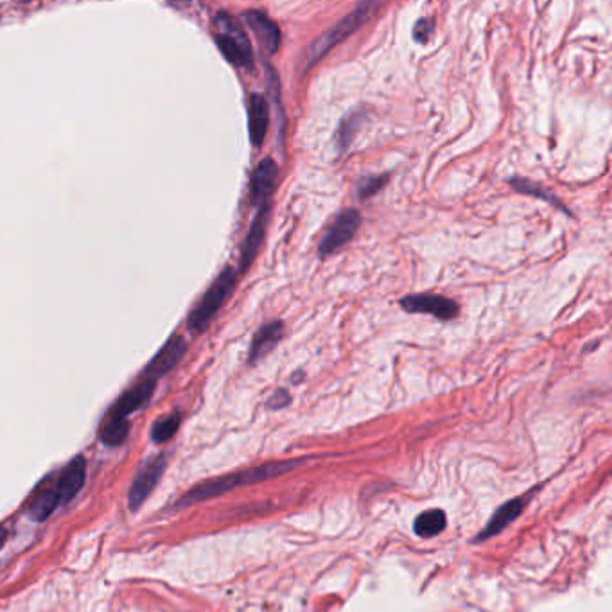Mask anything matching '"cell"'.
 <instances>
[{"label": "cell", "instance_id": "obj_2", "mask_svg": "<svg viewBox=\"0 0 612 612\" xmlns=\"http://www.w3.org/2000/svg\"><path fill=\"white\" fill-rule=\"evenodd\" d=\"M381 7V2H361L352 13H348L345 18H341L336 25H332L328 31H325L320 38H316L306 54H304V70H309L312 65H316L332 47H336L339 41L348 38L352 32H356L372 14L375 9Z\"/></svg>", "mask_w": 612, "mask_h": 612}, {"label": "cell", "instance_id": "obj_15", "mask_svg": "<svg viewBox=\"0 0 612 612\" xmlns=\"http://www.w3.org/2000/svg\"><path fill=\"white\" fill-rule=\"evenodd\" d=\"M284 336V323L275 320L272 323H266L263 325L257 334L254 336L252 339V345H250V354H248V359L252 364L259 363L265 356H268L275 346L277 343L283 339Z\"/></svg>", "mask_w": 612, "mask_h": 612}, {"label": "cell", "instance_id": "obj_26", "mask_svg": "<svg viewBox=\"0 0 612 612\" xmlns=\"http://www.w3.org/2000/svg\"><path fill=\"white\" fill-rule=\"evenodd\" d=\"M5 537H7V530L0 526V546L5 543Z\"/></svg>", "mask_w": 612, "mask_h": 612}, {"label": "cell", "instance_id": "obj_3", "mask_svg": "<svg viewBox=\"0 0 612 612\" xmlns=\"http://www.w3.org/2000/svg\"><path fill=\"white\" fill-rule=\"evenodd\" d=\"M238 283V274L234 268L227 266L220 277L211 284V288L205 292V295L200 299V302L191 310L187 318V327L193 332H203L209 323L214 320L216 312L227 302V299L232 295Z\"/></svg>", "mask_w": 612, "mask_h": 612}, {"label": "cell", "instance_id": "obj_11", "mask_svg": "<svg viewBox=\"0 0 612 612\" xmlns=\"http://www.w3.org/2000/svg\"><path fill=\"white\" fill-rule=\"evenodd\" d=\"M85 480H86V460L83 456H76L59 472L58 480L54 483L61 505L70 503L77 496V492L85 485Z\"/></svg>", "mask_w": 612, "mask_h": 612}, {"label": "cell", "instance_id": "obj_14", "mask_svg": "<svg viewBox=\"0 0 612 612\" xmlns=\"http://www.w3.org/2000/svg\"><path fill=\"white\" fill-rule=\"evenodd\" d=\"M248 126H250V140L256 148H261L266 133H268V126H270V104L266 101L265 95L261 94H254L250 97V104H248Z\"/></svg>", "mask_w": 612, "mask_h": 612}, {"label": "cell", "instance_id": "obj_5", "mask_svg": "<svg viewBox=\"0 0 612 612\" xmlns=\"http://www.w3.org/2000/svg\"><path fill=\"white\" fill-rule=\"evenodd\" d=\"M361 225V216L354 209H346L336 216L332 225L327 229L325 236L320 241L318 252L321 257H328L341 250L357 232Z\"/></svg>", "mask_w": 612, "mask_h": 612}, {"label": "cell", "instance_id": "obj_13", "mask_svg": "<svg viewBox=\"0 0 612 612\" xmlns=\"http://www.w3.org/2000/svg\"><path fill=\"white\" fill-rule=\"evenodd\" d=\"M245 20L259 40L261 47L268 54H275L281 47V29L279 25L263 11H247Z\"/></svg>", "mask_w": 612, "mask_h": 612}, {"label": "cell", "instance_id": "obj_19", "mask_svg": "<svg viewBox=\"0 0 612 612\" xmlns=\"http://www.w3.org/2000/svg\"><path fill=\"white\" fill-rule=\"evenodd\" d=\"M510 185H512L514 191H518V193H521V194H528V196L541 198L543 202H548V203H552L554 207H557V209L564 211L566 214H570V211L561 203V200H559L554 193H550L546 187H543V185H539V184H534V182H530V180H526V178H512V180H510ZM570 216H572V214H570Z\"/></svg>", "mask_w": 612, "mask_h": 612}, {"label": "cell", "instance_id": "obj_23", "mask_svg": "<svg viewBox=\"0 0 612 612\" xmlns=\"http://www.w3.org/2000/svg\"><path fill=\"white\" fill-rule=\"evenodd\" d=\"M388 182V176H366L359 182V198H370L374 196L377 191H381L384 187V184Z\"/></svg>", "mask_w": 612, "mask_h": 612}, {"label": "cell", "instance_id": "obj_18", "mask_svg": "<svg viewBox=\"0 0 612 612\" xmlns=\"http://www.w3.org/2000/svg\"><path fill=\"white\" fill-rule=\"evenodd\" d=\"M447 525V516L442 508H431L428 512H422L415 519V534L422 539H431L436 537L446 530Z\"/></svg>", "mask_w": 612, "mask_h": 612}, {"label": "cell", "instance_id": "obj_16", "mask_svg": "<svg viewBox=\"0 0 612 612\" xmlns=\"http://www.w3.org/2000/svg\"><path fill=\"white\" fill-rule=\"evenodd\" d=\"M525 503H526L525 498H518V500H512V501L505 503L503 507H500V508L494 512V516L490 518V521H489V525L485 526V530H483L482 534H478L476 543L487 541V539H490V537L501 534L510 523H514V521L521 516V512H523V508H525Z\"/></svg>", "mask_w": 612, "mask_h": 612}, {"label": "cell", "instance_id": "obj_7", "mask_svg": "<svg viewBox=\"0 0 612 612\" xmlns=\"http://www.w3.org/2000/svg\"><path fill=\"white\" fill-rule=\"evenodd\" d=\"M400 307L406 310V312H411V314H431L438 320H454L460 312V307L447 299V297H442V295H429V293H420V295H410V297H404L400 302Z\"/></svg>", "mask_w": 612, "mask_h": 612}, {"label": "cell", "instance_id": "obj_6", "mask_svg": "<svg viewBox=\"0 0 612 612\" xmlns=\"http://www.w3.org/2000/svg\"><path fill=\"white\" fill-rule=\"evenodd\" d=\"M166 465H167V458L164 454H157L155 458L148 460L144 467L137 472L128 492V505L131 512H137L144 505V501L149 498V494L155 490V487L158 485L166 471Z\"/></svg>", "mask_w": 612, "mask_h": 612}, {"label": "cell", "instance_id": "obj_12", "mask_svg": "<svg viewBox=\"0 0 612 612\" xmlns=\"http://www.w3.org/2000/svg\"><path fill=\"white\" fill-rule=\"evenodd\" d=\"M270 207H272V203L257 209V214L252 221L250 232H248V236L243 243V248H241V272L243 274L250 268V265L254 263V259L259 254V248L265 241L266 227H268V220H270Z\"/></svg>", "mask_w": 612, "mask_h": 612}, {"label": "cell", "instance_id": "obj_21", "mask_svg": "<svg viewBox=\"0 0 612 612\" xmlns=\"http://www.w3.org/2000/svg\"><path fill=\"white\" fill-rule=\"evenodd\" d=\"M180 428V415L178 413H173V415H167L160 420H157L151 428V438L155 444H164L167 442Z\"/></svg>", "mask_w": 612, "mask_h": 612}, {"label": "cell", "instance_id": "obj_25", "mask_svg": "<svg viewBox=\"0 0 612 612\" xmlns=\"http://www.w3.org/2000/svg\"><path fill=\"white\" fill-rule=\"evenodd\" d=\"M290 400H292V397H290V393L286 392V390H277L275 393H274V397L268 400V406L272 408V410H283L284 406H288L290 404Z\"/></svg>", "mask_w": 612, "mask_h": 612}, {"label": "cell", "instance_id": "obj_17", "mask_svg": "<svg viewBox=\"0 0 612 612\" xmlns=\"http://www.w3.org/2000/svg\"><path fill=\"white\" fill-rule=\"evenodd\" d=\"M58 507H61V501H59V496L56 492V487L49 485V487L41 489L40 492H36V496L32 498V501L27 507V516L32 521L41 523V521H47Z\"/></svg>", "mask_w": 612, "mask_h": 612}, {"label": "cell", "instance_id": "obj_8", "mask_svg": "<svg viewBox=\"0 0 612 612\" xmlns=\"http://www.w3.org/2000/svg\"><path fill=\"white\" fill-rule=\"evenodd\" d=\"M279 180V166L274 158H265L256 167L250 180V202L257 209L272 203L275 185Z\"/></svg>", "mask_w": 612, "mask_h": 612}, {"label": "cell", "instance_id": "obj_1", "mask_svg": "<svg viewBox=\"0 0 612 612\" xmlns=\"http://www.w3.org/2000/svg\"><path fill=\"white\" fill-rule=\"evenodd\" d=\"M295 465H299L297 460H288V462H272V464H265L259 467H250V469H243V471H236L220 478H212V480H205L202 483H198L196 487H193L189 492H185L182 496V500L176 503L178 508L182 507H191L202 501H209L214 500L218 496H223L230 490L241 489V487H248L254 483H261L272 478H277L281 474L290 472L292 469H295Z\"/></svg>", "mask_w": 612, "mask_h": 612}, {"label": "cell", "instance_id": "obj_9", "mask_svg": "<svg viewBox=\"0 0 612 612\" xmlns=\"http://www.w3.org/2000/svg\"><path fill=\"white\" fill-rule=\"evenodd\" d=\"M155 386H157V381L142 377L133 388H130L128 392L121 395V399L113 404L112 411L108 413V418L128 420L131 413H135L137 410H140L144 404L149 402V399L153 397Z\"/></svg>", "mask_w": 612, "mask_h": 612}, {"label": "cell", "instance_id": "obj_22", "mask_svg": "<svg viewBox=\"0 0 612 612\" xmlns=\"http://www.w3.org/2000/svg\"><path fill=\"white\" fill-rule=\"evenodd\" d=\"M363 121V113H352L348 119H345L338 128V148L346 149Z\"/></svg>", "mask_w": 612, "mask_h": 612}, {"label": "cell", "instance_id": "obj_10", "mask_svg": "<svg viewBox=\"0 0 612 612\" xmlns=\"http://www.w3.org/2000/svg\"><path fill=\"white\" fill-rule=\"evenodd\" d=\"M185 352H187L185 339L182 336H173L162 346V350L151 359V363L146 366L144 379L157 381L158 377H164L167 372H171L180 363V359L185 356Z\"/></svg>", "mask_w": 612, "mask_h": 612}, {"label": "cell", "instance_id": "obj_4", "mask_svg": "<svg viewBox=\"0 0 612 612\" xmlns=\"http://www.w3.org/2000/svg\"><path fill=\"white\" fill-rule=\"evenodd\" d=\"M216 27V45L223 52V56L238 67H252L254 65V50L250 38L247 36L245 29L229 14L220 13L214 16Z\"/></svg>", "mask_w": 612, "mask_h": 612}, {"label": "cell", "instance_id": "obj_20", "mask_svg": "<svg viewBox=\"0 0 612 612\" xmlns=\"http://www.w3.org/2000/svg\"><path fill=\"white\" fill-rule=\"evenodd\" d=\"M130 435V424L128 420H115V418H106V422L101 426L99 438L104 446L115 447L121 446Z\"/></svg>", "mask_w": 612, "mask_h": 612}, {"label": "cell", "instance_id": "obj_24", "mask_svg": "<svg viewBox=\"0 0 612 612\" xmlns=\"http://www.w3.org/2000/svg\"><path fill=\"white\" fill-rule=\"evenodd\" d=\"M435 31V20L433 18H420L417 23H415V29H413V38L420 43H426L431 34Z\"/></svg>", "mask_w": 612, "mask_h": 612}]
</instances>
